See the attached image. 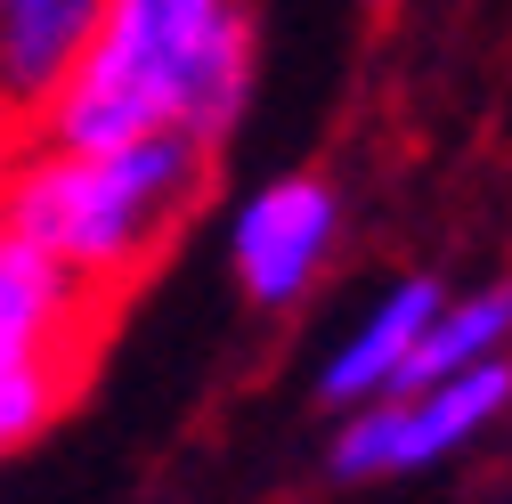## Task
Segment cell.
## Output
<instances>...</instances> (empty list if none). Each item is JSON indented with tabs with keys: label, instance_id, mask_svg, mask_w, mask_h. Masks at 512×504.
Wrapping results in <instances>:
<instances>
[{
	"label": "cell",
	"instance_id": "6da1fadb",
	"mask_svg": "<svg viewBox=\"0 0 512 504\" xmlns=\"http://www.w3.org/2000/svg\"><path fill=\"white\" fill-rule=\"evenodd\" d=\"M252 82H261L252 0H98V41L41 114V139L122 147L179 131L220 155L252 106Z\"/></svg>",
	"mask_w": 512,
	"mask_h": 504
},
{
	"label": "cell",
	"instance_id": "7a4b0ae2",
	"mask_svg": "<svg viewBox=\"0 0 512 504\" xmlns=\"http://www.w3.org/2000/svg\"><path fill=\"white\" fill-rule=\"evenodd\" d=\"M204 187H212V147L179 131L122 147H57L41 131L0 139V228L41 244L57 269H74L106 301H122L179 244Z\"/></svg>",
	"mask_w": 512,
	"mask_h": 504
},
{
	"label": "cell",
	"instance_id": "3957f363",
	"mask_svg": "<svg viewBox=\"0 0 512 504\" xmlns=\"http://www.w3.org/2000/svg\"><path fill=\"white\" fill-rule=\"evenodd\" d=\"M504 423H512V358L472 366V374H439V383H407V391L366 399V407H342L334 431H326V472L342 488H399L415 472L472 456Z\"/></svg>",
	"mask_w": 512,
	"mask_h": 504
},
{
	"label": "cell",
	"instance_id": "277c9868",
	"mask_svg": "<svg viewBox=\"0 0 512 504\" xmlns=\"http://www.w3.org/2000/svg\"><path fill=\"white\" fill-rule=\"evenodd\" d=\"M342 187L326 171H277L261 187H244L228 228H220V252H228V285L269 309V318H285V309H301L317 285L334 277L342 261Z\"/></svg>",
	"mask_w": 512,
	"mask_h": 504
},
{
	"label": "cell",
	"instance_id": "5b68a950",
	"mask_svg": "<svg viewBox=\"0 0 512 504\" xmlns=\"http://www.w3.org/2000/svg\"><path fill=\"white\" fill-rule=\"evenodd\" d=\"M106 318H114L106 293L57 269L17 228H0V383L9 374H82Z\"/></svg>",
	"mask_w": 512,
	"mask_h": 504
},
{
	"label": "cell",
	"instance_id": "8992f818",
	"mask_svg": "<svg viewBox=\"0 0 512 504\" xmlns=\"http://www.w3.org/2000/svg\"><path fill=\"white\" fill-rule=\"evenodd\" d=\"M439 301H447V277H431V269L391 277V285H382L358 318L334 334V350L317 358V407L342 415V407H366V399H391V391L407 383V366H415L431 318H439Z\"/></svg>",
	"mask_w": 512,
	"mask_h": 504
},
{
	"label": "cell",
	"instance_id": "52a82bcc",
	"mask_svg": "<svg viewBox=\"0 0 512 504\" xmlns=\"http://www.w3.org/2000/svg\"><path fill=\"white\" fill-rule=\"evenodd\" d=\"M98 0H0V139H33L41 114L82 74Z\"/></svg>",
	"mask_w": 512,
	"mask_h": 504
},
{
	"label": "cell",
	"instance_id": "ba28073f",
	"mask_svg": "<svg viewBox=\"0 0 512 504\" xmlns=\"http://www.w3.org/2000/svg\"><path fill=\"white\" fill-rule=\"evenodd\" d=\"M512 358V277H480V285H447L439 318L407 366V383H439V374H472ZM399 383V391H407Z\"/></svg>",
	"mask_w": 512,
	"mask_h": 504
},
{
	"label": "cell",
	"instance_id": "9c48e42d",
	"mask_svg": "<svg viewBox=\"0 0 512 504\" xmlns=\"http://www.w3.org/2000/svg\"><path fill=\"white\" fill-rule=\"evenodd\" d=\"M66 391H74V374H9V383H0V464H9L17 448H33V439L57 423Z\"/></svg>",
	"mask_w": 512,
	"mask_h": 504
}]
</instances>
